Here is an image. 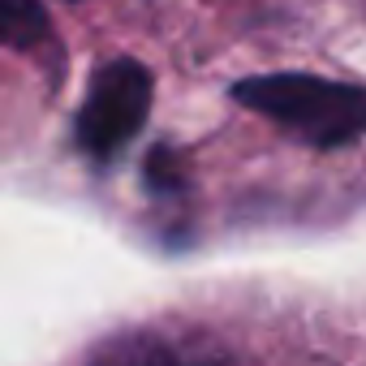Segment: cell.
I'll return each mask as SVG.
<instances>
[{
	"label": "cell",
	"instance_id": "6da1fadb",
	"mask_svg": "<svg viewBox=\"0 0 366 366\" xmlns=\"http://www.w3.org/2000/svg\"><path fill=\"white\" fill-rule=\"evenodd\" d=\"M233 99L315 151L349 147L366 134V91L319 74H254L233 82Z\"/></svg>",
	"mask_w": 366,
	"mask_h": 366
},
{
	"label": "cell",
	"instance_id": "7a4b0ae2",
	"mask_svg": "<svg viewBox=\"0 0 366 366\" xmlns=\"http://www.w3.org/2000/svg\"><path fill=\"white\" fill-rule=\"evenodd\" d=\"M151 69L121 56V61H108L91 74V86H86V99L78 108V125H74V138L78 147L91 155V159H112L142 125H147V112H151Z\"/></svg>",
	"mask_w": 366,
	"mask_h": 366
},
{
	"label": "cell",
	"instance_id": "3957f363",
	"mask_svg": "<svg viewBox=\"0 0 366 366\" xmlns=\"http://www.w3.org/2000/svg\"><path fill=\"white\" fill-rule=\"evenodd\" d=\"M91 366H190V357L159 336H125L104 345L91 357Z\"/></svg>",
	"mask_w": 366,
	"mask_h": 366
},
{
	"label": "cell",
	"instance_id": "277c9868",
	"mask_svg": "<svg viewBox=\"0 0 366 366\" xmlns=\"http://www.w3.org/2000/svg\"><path fill=\"white\" fill-rule=\"evenodd\" d=\"M48 39V9L39 0H0V44L14 52H35Z\"/></svg>",
	"mask_w": 366,
	"mask_h": 366
},
{
	"label": "cell",
	"instance_id": "5b68a950",
	"mask_svg": "<svg viewBox=\"0 0 366 366\" xmlns=\"http://www.w3.org/2000/svg\"><path fill=\"white\" fill-rule=\"evenodd\" d=\"M147 177H151V186H155V190H168V186H177V164H168V151H164V147H159V151H151Z\"/></svg>",
	"mask_w": 366,
	"mask_h": 366
}]
</instances>
